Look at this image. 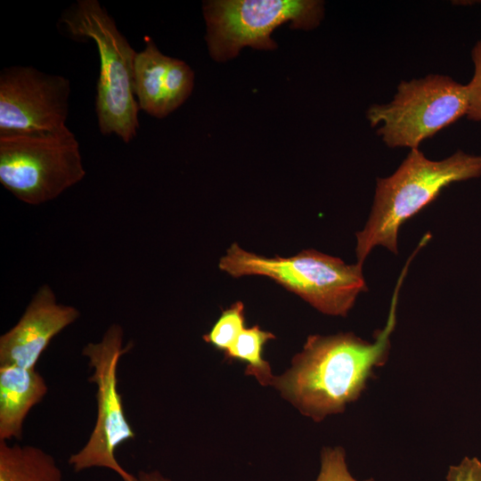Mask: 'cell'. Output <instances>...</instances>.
I'll list each match as a JSON object with an SVG mask.
<instances>
[{"instance_id":"1","label":"cell","mask_w":481,"mask_h":481,"mask_svg":"<svg viewBox=\"0 0 481 481\" xmlns=\"http://www.w3.org/2000/svg\"><path fill=\"white\" fill-rule=\"evenodd\" d=\"M399 287L395 290L387 323L377 330L373 342L351 332L311 335L303 350L294 356L290 369L274 377L272 385L314 421L343 412L348 404L360 397L374 370L388 358Z\"/></svg>"},{"instance_id":"2","label":"cell","mask_w":481,"mask_h":481,"mask_svg":"<svg viewBox=\"0 0 481 481\" xmlns=\"http://www.w3.org/2000/svg\"><path fill=\"white\" fill-rule=\"evenodd\" d=\"M481 176V154L457 151L441 159L410 150L389 176L378 177L373 205L364 228L356 232L357 263L363 265L377 246L397 254L400 227L433 202L452 183Z\"/></svg>"},{"instance_id":"3","label":"cell","mask_w":481,"mask_h":481,"mask_svg":"<svg viewBox=\"0 0 481 481\" xmlns=\"http://www.w3.org/2000/svg\"><path fill=\"white\" fill-rule=\"evenodd\" d=\"M60 21L74 37L95 42L100 58L95 97L99 129L129 143L139 128L140 109L134 91L137 53L97 0H77Z\"/></svg>"},{"instance_id":"4","label":"cell","mask_w":481,"mask_h":481,"mask_svg":"<svg viewBox=\"0 0 481 481\" xmlns=\"http://www.w3.org/2000/svg\"><path fill=\"white\" fill-rule=\"evenodd\" d=\"M219 268L233 277L261 275L298 295L318 311L346 316L358 295L367 290L363 265L306 249L290 257H266L232 243Z\"/></svg>"},{"instance_id":"5","label":"cell","mask_w":481,"mask_h":481,"mask_svg":"<svg viewBox=\"0 0 481 481\" xmlns=\"http://www.w3.org/2000/svg\"><path fill=\"white\" fill-rule=\"evenodd\" d=\"M85 175L79 143L67 126L0 134V183L24 203L53 200Z\"/></svg>"},{"instance_id":"6","label":"cell","mask_w":481,"mask_h":481,"mask_svg":"<svg viewBox=\"0 0 481 481\" xmlns=\"http://www.w3.org/2000/svg\"><path fill=\"white\" fill-rule=\"evenodd\" d=\"M466 85L429 74L401 81L393 99L371 104L366 118L389 148L420 149L423 141L466 116Z\"/></svg>"},{"instance_id":"7","label":"cell","mask_w":481,"mask_h":481,"mask_svg":"<svg viewBox=\"0 0 481 481\" xmlns=\"http://www.w3.org/2000/svg\"><path fill=\"white\" fill-rule=\"evenodd\" d=\"M203 14L209 54L216 61H226L245 46L275 49L271 34L285 22L305 30L318 27L324 17V2L212 0L204 2Z\"/></svg>"},{"instance_id":"8","label":"cell","mask_w":481,"mask_h":481,"mask_svg":"<svg viewBox=\"0 0 481 481\" xmlns=\"http://www.w3.org/2000/svg\"><path fill=\"white\" fill-rule=\"evenodd\" d=\"M132 347L131 342L124 345L121 325L113 323L100 341L90 342L82 349V355L93 370L88 381L96 387L97 415L88 440L69 458L68 462L75 472L105 468L123 481H137L136 476L127 472L115 457L116 449L135 436L125 414L117 377L120 357Z\"/></svg>"},{"instance_id":"9","label":"cell","mask_w":481,"mask_h":481,"mask_svg":"<svg viewBox=\"0 0 481 481\" xmlns=\"http://www.w3.org/2000/svg\"><path fill=\"white\" fill-rule=\"evenodd\" d=\"M69 80L30 66L0 72V134L53 131L66 126Z\"/></svg>"},{"instance_id":"10","label":"cell","mask_w":481,"mask_h":481,"mask_svg":"<svg viewBox=\"0 0 481 481\" xmlns=\"http://www.w3.org/2000/svg\"><path fill=\"white\" fill-rule=\"evenodd\" d=\"M79 316L77 307L58 303L53 289L43 284L17 323L0 337V366L34 369L51 340Z\"/></svg>"},{"instance_id":"11","label":"cell","mask_w":481,"mask_h":481,"mask_svg":"<svg viewBox=\"0 0 481 481\" xmlns=\"http://www.w3.org/2000/svg\"><path fill=\"white\" fill-rule=\"evenodd\" d=\"M135 60L134 91L139 109L163 118L190 96L194 73L183 61L163 54L150 38Z\"/></svg>"},{"instance_id":"12","label":"cell","mask_w":481,"mask_h":481,"mask_svg":"<svg viewBox=\"0 0 481 481\" xmlns=\"http://www.w3.org/2000/svg\"><path fill=\"white\" fill-rule=\"evenodd\" d=\"M47 392L45 379L35 368L0 366V441L21 439L29 412Z\"/></svg>"},{"instance_id":"13","label":"cell","mask_w":481,"mask_h":481,"mask_svg":"<svg viewBox=\"0 0 481 481\" xmlns=\"http://www.w3.org/2000/svg\"><path fill=\"white\" fill-rule=\"evenodd\" d=\"M55 458L42 448L0 441V481H62Z\"/></svg>"},{"instance_id":"14","label":"cell","mask_w":481,"mask_h":481,"mask_svg":"<svg viewBox=\"0 0 481 481\" xmlns=\"http://www.w3.org/2000/svg\"><path fill=\"white\" fill-rule=\"evenodd\" d=\"M274 338L272 332L263 330L257 325L245 328L224 352L225 358L246 363V374L254 376L261 385H272L275 376L272 374L269 363L263 358V350L265 343Z\"/></svg>"},{"instance_id":"15","label":"cell","mask_w":481,"mask_h":481,"mask_svg":"<svg viewBox=\"0 0 481 481\" xmlns=\"http://www.w3.org/2000/svg\"><path fill=\"white\" fill-rule=\"evenodd\" d=\"M244 306L238 301L223 311L210 331L203 339L216 349L227 351L245 329Z\"/></svg>"},{"instance_id":"16","label":"cell","mask_w":481,"mask_h":481,"mask_svg":"<svg viewBox=\"0 0 481 481\" xmlns=\"http://www.w3.org/2000/svg\"><path fill=\"white\" fill-rule=\"evenodd\" d=\"M315 481L360 480L351 475L346 461V452L342 447H325L321 452V468Z\"/></svg>"},{"instance_id":"17","label":"cell","mask_w":481,"mask_h":481,"mask_svg":"<svg viewBox=\"0 0 481 481\" xmlns=\"http://www.w3.org/2000/svg\"><path fill=\"white\" fill-rule=\"evenodd\" d=\"M474 72L471 79L466 84L468 92V119L481 124V38L477 41L471 50Z\"/></svg>"},{"instance_id":"18","label":"cell","mask_w":481,"mask_h":481,"mask_svg":"<svg viewBox=\"0 0 481 481\" xmlns=\"http://www.w3.org/2000/svg\"><path fill=\"white\" fill-rule=\"evenodd\" d=\"M445 481H481V461L477 457H464L448 469Z\"/></svg>"},{"instance_id":"19","label":"cell","mask_w":481,"mask_h":481,"mask_svg":"<svg viewBox=\"0 0 481 481\" xmlns=\"http://www.w3.org/2000/svg\"><path fill=\"white\" fill-rule=\"evenodd\" d=\"M136 477L137 481H171L157 470H140L137 473Z\"/></svg>"}]
</instances>
